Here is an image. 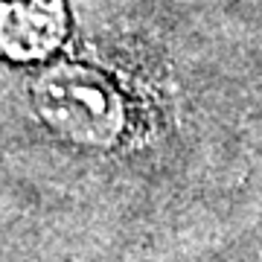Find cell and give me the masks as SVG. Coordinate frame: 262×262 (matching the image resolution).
Segmentation results:
<instances>
[{
    "label": "cell",
    "mask_w": 262,
    "mask_h": 262,
    "mask_svg": "<svg viewBox=\"0 0 262 262\" xmlns=\"http://www.w3.org/2000/svg\"><path fill=\"white\" fill-rule=\"evenodd\" d=\"M64 18L47 0H9L0 6V50L9 58H41L58 44Z\"/></svg>",
    "instance_id": "obj_2"
},
{
    "label": "cell",
    "mask_w": 262,
    "mask_h": 262,
    "mask_svg": "<svg viewBox=\"0 0 262 262\" xmlns=\"http://www.w3.org/2000/svg\"><path fill=\"white\" fill-rule=\"evenodd\" d=\"M38 105L50 125L88 143L108 140L120 122L114 94L105 82L79 67H61L44 76L38 84Z\"/></svg>",
    "instance_id": "obj_1"
}]
</instances>
